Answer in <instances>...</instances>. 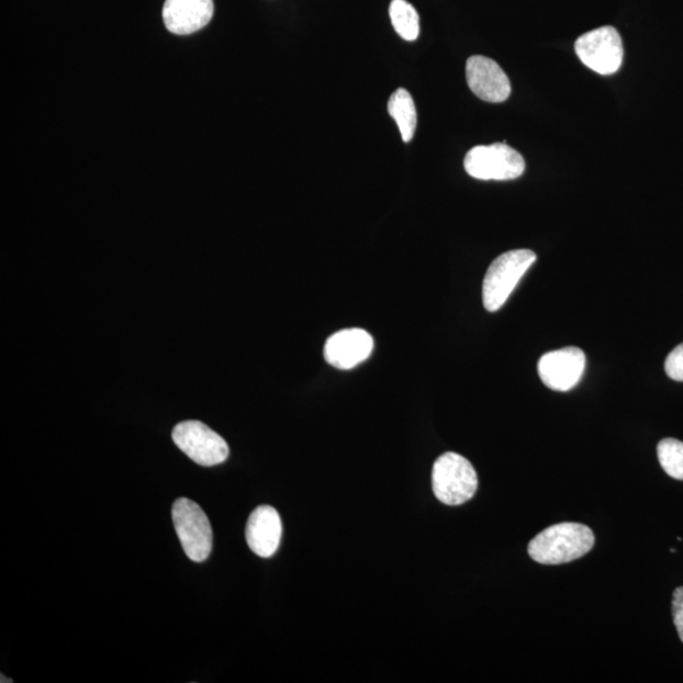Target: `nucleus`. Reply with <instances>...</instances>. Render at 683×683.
Masks as SVG:
<instances>
[{
    "instance_id": "nucleus-16",
    "label": "nucleus",
    "mask_w": 683,
    "mask_h": 683,
    "mask_svg": "<svg viewBox=\"0 0 683 683\" xmlns=\"http://www.w3.org/2000/svg\"><path fill=\"white\" fill-rule=\"evenodd\" d=\"M665 373L674 381H683V344L673 349L665 358Z\"/></svg>"
},
{
    "instance_id": "nucleus-17",
    "label": "nucleus",
    "mask_w": 683,
    "mask_h": 683,
    "mask_svg": "<svg viewBox=\"0 0 683 683\" xmlns=\"http://www.w3.org/2000/svg\"><path fill=\"white\" fill-rule=\"evenodd\" d=\"M672 614L680 639L683 641V587L674 590L672 598Z\"/></svg>"
},
{
    "instance_id": "nucleus-12",
    "label": "nucleus",
    "mask_w": 683,
    "mask_h": 683,
    "mask_svg": "<svg viewBox=\"0 0 683 683\" xmlns=\"http://www.w3.org/2000/svg\"><path fill=\"white\" fill-rule=\"evenodd\" d=\"M282 535V523L275 507L262 505L249 515L246 540L258 557L269 558L278 552Z\"/></svg>"
},
{
    "instance_id": "nucleus-13",
    "label": "nucleus",
    "mask_w": 683,
    "mask_h": 683,
    "mask_svg": "<svg viewBox=\"0 0 683 683\" xmlns=\"http://www.w3.org/2000/svg\"><path fill=\"white\" fill-rule=\"evenodd\" d=\"M388 111L396 122L404 143H411L418 116H416L414 99L410 91L403 88L395 90L389 99Z\"/></svg>"
},
{
    "instance_id": "nucleus-2",
    "label": "nucleus",
    "mask_w": 683,
    "mask_h": 683,
    "mask_svg": "<svg viewBox=\"0 0 683 683\" xmlns=\"http://www.w3.org/2000/svg\"><path fill=\"white\" fill-rule=\"evenodd\" d=\"M536 260L537 255L530 249H513L495 258L482 285V302L488 312H497L506 303Z\"/></svg>"
},
{
    "instance_id": "nucleus-11",
    "label": "nucleus",
    "mask_w": 683,
    "mask_h": 683,
    "mask_svg": "<svg viewBox=\"0 0 683 683\" xmlns=\"http://www.w3.org/2000/svg\"><path fill=\"white\" fill-rule=\"evenodd\" d=\"M213 13V0H166L163 8L166 29L180 36L204 29Z\"/></svg>"
},
{
    "instance_id": "nucleus-3",
    "label": "nucleus",
    "mask_w": 683,
    "mask_h": 683,
    "mask_svg": "<svg viewBox=\"0 0 683 683\" xmlns=\"http://www.w3.org/2000/svg\"><path fill=\"white\" fill-rule=\"evenodd\" d=\"M432 484L440 503L457 506L468 503L477 494L479 480L468 458L447 452L433 466Z\"/></svg>"
},
{
    "instance_id": "nucleus-8",
    "label": "nucleus",
    "mask_w": 683,
    "mask_h": 683,
    "mask_svg": "<svg viewBox=\"0 0 683 683\" xmlns=\"http://www.w3.org/2000/svg\"><path fill=\"white\" fill-rule=\"evenodd\" d=\"M586 368V356L579 347L556 349L540 357L538 373L541 382L555 391L578 387Z\"/></svg>"
},
{
    "instance_id": "nucleus-6",
    "label": "nucleus",
    "mask_w": 683,
    "mask_h": 683,
    "mask_svg": "<svg viewBox=\"0 0 683 683\" xmlns=\"http://www.w3.org/2000/svg\"><path fill=\"white\" fill-rule=\"evenodd\" d=\"M172 439L191 460L205 468L221 464L229 456L227 441L202 422L179 423L172 430Z\"/></svg>"
},
{
    "instance_id": "nucleus-9",
    "label": "nucleus",
    "mask_w": 683,
    "mask_h": 683,
    "mask_svg": "<svg viewBox=\"0 0 683 683\" xmlns=\"http://www.w3.org/2000/svg\"><path fill=\"white\" fill-rule=\"evenodd\" d=\"M466 79L472 93L488 103H503L512 93L510 78L497 63L485 56L469 58Z\"/></svg>"
},
{
    "instance_id": "nucleus-10",
    "label": "nucleus",
    "mask_w": 683,
    "mask_h": 683,
    "mask_svg": "<svg viewBox=\"0 0 683 683\" xmlns=\"http://www.w3.org/2000/svg\"><path fill=\"white\" fill-rule=\"evenodd\" d=\"M373 349V338L361 328L342 329L331 336L324 346V358L339 370H351L368 360Z\"/></svg>"
},
{
    "instance_id": "nucleus-4",
    "label": "nucleus",
    "mask_w": 683,
    "mask_h": 683,
    "mask_svg": "<svg viewBox=\"0 0 683 683\" xmlns=\"http://www.w3.org/2000/svg\"><path fill=\"white\" fill-rule=\"evenodd\" d=\"M172 522L182 549L190 560H208L213 548V531L202 507L187 497H180L172 505Z\"/></svg>"
},
{
    "instance_id": "nucleus-5",
    "label": "nucleus",
    "mask_w": 683,
    "mask_h": 683,
    "mask_svg": "<svg viewBox=\"0 0 683 683\" xmlns=\"http://www.w3.org/2000/svg\"><path fill=\"white\" fill-rule=\"evenodd\" d=\"M463 165L466 172L479 180H514L526 170L523 156L505 144L473 147Z\"/></svg>"
},
{
    "instance_id": "nucleus-1",
    "label": "nucleus",
    "mask_w": 683,
    "mask_h": 683,
    "mask_svg": "<svg viewBox=\"0 0 683 683\" xmlns=\"http://www.w3.org/2000/svg\"><path fill=\"white\" fill-rule=\"evenodd\" d=\"M595 545L593 530L578 523L549 527L530 540L528 553L541 564H563L580 560Z\"/></svg>"
},
{
    "instance_id": "nucleus-14",
    "label": "nucleus",
    "mask_w": 683,
    "mask_h": 683,
    "mask_svg": "<svg viewBox=\"0 0 683 683\" xmlns=\"http://www.w3.org/2000/svg\"><path fill=\"white\" fill-rule=\"evenodd\" d=\"M390 20L398 35L405 41H415L419 37V14L406 0H393L390 3Z\"/></svg>"
},
{
    "instance_id": "nucleus-15",
    "label": "nucleus",
    "mask_w": 683,
    "mask_h": 683,
    "mask_svg": "<svg viewBox=\"0 0 683 683\" xmlns=\"http://www.w3.org/2000/svg\"><path fill=\"white\" fill-rule=\"evenodd\" d=\"M658 460L665 473L672 479L683 481V441L665 438L658 444Z\"/></svg>"
},
{
    "instance_id": "nucleus-7",
    "label": "nucleus",
    "mask_w": 683,
    "mask_h": 683,
    "mask_svg": "<svg viewBox=\"0 0 683 683\" xmlns=\"http://www.w3.org/2000/svg\"><path fill=\"white\" fill-rule=\"evenodd\" d=\"M582 64L600 75H613L620 69L624 57L619 32L612 26L584 33L574 44Z\"/></svg>"
}]
</instances>
